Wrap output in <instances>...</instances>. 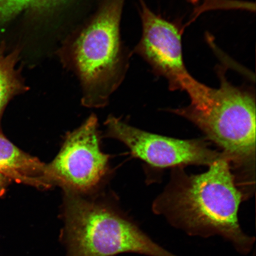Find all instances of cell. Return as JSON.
Here are the masks:
<instances>
[{"instance_id": "cell-1", "label": "cell", "mask_w": 256, "mask_h": 256, "mask_svg": "<svg viewBox=\"0 0 256 256\" xmlns=\"http://www.w3.org/2000/svg\"><path fill=\"white\" fill-rule=\"evenodd\" d=\"M247 199L230 159L223 154L202 174L190 175L184 168H174L171 180L154 202L152 210L188 236H218L240 254L248 255L256 239L242 231L238 220L240 206Z\"/></svg>"}, {"instance_id": "cell-2", "label": "cell", "mask_w": 256, "mask_h": 256, "mask_svg": "<svg viewBox=\"0 0 256 256\" xmlns=\"http://www.w3.org/2000/svg\"><path fill=\"white\" fill-rule=\"evenodd\" d=\"M220 86L214 88L190 76L180 91L186 92L188 106L170 112L193 123L208 140L222 150L243 190L254 187L256 96L251 88L233 85L222 71Z\"/></svg>"}, {"instance_id": "cell-3", "label": "cell", "mask_w": 256, "mask_h": 256, "mask_svg": "<svg viewBox=\"0 0 256 256\" xmlns=\"http://www.w3.org/2000/svg\"><path fill=\"white\" fill-rule=\"evenodd\" d=\"M126 0H102L90 19L58 51L62 62L74 72L86 107L105 106L123 82L128 56L120 36Z\"/></svg>"}, {"instance_id": "cell-4", "label": "cell", "mask_w": 256, "mask_h": 256, "mask_svg": "<svg viewBox=\"0 0 256 256\" xmlns=\"http://www.w3.org/2000/svg\"><path fill=\"white\" fill-rule=\"evenodd\" d=\"M60 242L66 256H178L162 247L117 208L65 191Z\"/></svg>"}, {"instance_id": "cell-5", "label": "cell", "mask_w": 256, "mask_h": 256, "mask_svg": "<svg viewBox=\"0 0 256 256\" xmlns=\"http://www.w3.org/2000/svg\"><path fill=\"white\" fill-rule=\"evenodd\" d=\"M98 120L92 114L68 134L58 154L46 165L48 184L83 194L94 191L108 171L110 156L101 151Z\"/></svg>"}, {"instance_id": "cell-6", "label": "cell", "mask_w": 256, "mask_h": 256, "mask_svg": "<svg viewBox=\"0 0 256 256\" xmlns=\"http://www.w3.org/2000/svg\"><path fill=\"white\" fill-rule=\"evenodd\" d=\"M106 126L108 136L123 142L134 156L153 168L209 167L223 156L222 152L211 148L206 140H182L156 135L114 116L108 118Z\"/></svg>"}, {"instance_id": "cell-7", "label": "cell", "mask_w": 256, "mask_h": 256, "mask_svg": "<svg viewBox=\"0 0 256 256\" xmlns=\"http://www.w3.org/2000/svg\"><path fill=\"white\" fill-rule=\"evenodd\" d=\"M140 12L142 36L134 52L149 64L156 75L167 80L172 91L180 90L191 76L184 58L181 28L156 14L143 0Z\"/></svg>"}, {"instance_id": "cell-8", "label": "cell", "mask_w": 256, "mask_h": 256, "mask_svg": "<svg viewBox=\"0 0 256 256\" xmlns=\"http://www.w3.org/2000/svg\"><path fill=\"white\" fill-rule=\"evenodd\" d=\"M12 182L40 190L51 188L47 181L46 164L22 151L0 132V198Z\"/></svg>"}, {"instance_id": "cell-9", "label": "cell", "mask_w": 256, "mask_h": 256, "mask_svg": "<svg viewBox=\"0 0 256 256\" xmlns=\"http://www.w3.org/2000/svg\"><path fill=\"white\" fill-rule=\"evenodd\" d=\"M20 54L18 50L8 54L0 53V120L9 102L28 89L16 69Z\"/></svg>"}, {"instance_id": "cell-10", "label": "cell", "mask_w": 256, "mask_h": 256, "mask_svg": "<svg viewBox=\"0 0 256 256\" xmlns=\"http://www.w3.org/2000/svg\"><path fill=\"white\" fill-rule=\"evenodd\" d=\"M72 0H0V26L23 14L40 17L53 14Z\"/></svg>"}, {"instance_id": "cell-11", "label": "cell", "mask_w": 256, "mask_h": 256, "mask_svg": "<svg viewBox=\"0 0 256 256\" xmlns=\"http://www.w3.org/2000/svg\"><path fill=\"white\" fill-rule=\"evenodd\" d=\"M188 1L192 3V4H196L200 2V0H188Z\"/></svg>"}]
</instances>
